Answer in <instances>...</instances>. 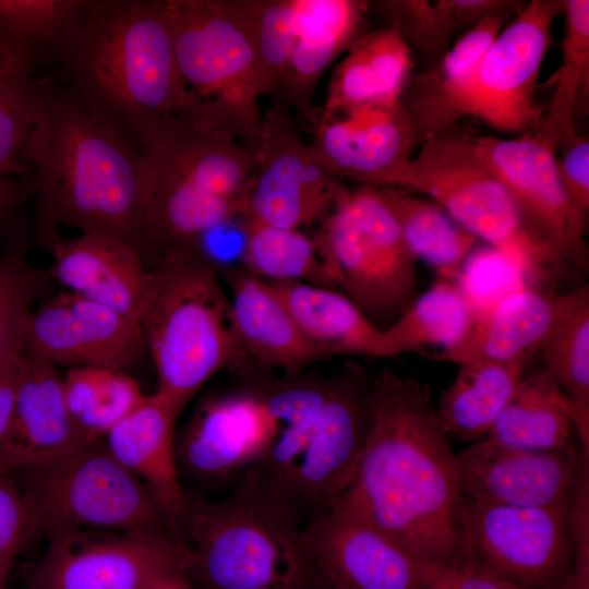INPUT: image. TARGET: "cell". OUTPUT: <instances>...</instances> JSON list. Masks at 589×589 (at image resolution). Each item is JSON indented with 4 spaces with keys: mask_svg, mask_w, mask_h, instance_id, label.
Here are the masks:
<instances>
[{
    "mask_svg": "<svg viewBox=\"0 0 589 589\" xmlns=\"http://www.w3.org/2000/svg\"><path fill=\"white\" fill-rule=\"evenodd\" d=\"M455 454L430 388L383 368L373 375L372 419L362 455L332 504L385 531L419 561H469Z\"/></svg>",
    "mask_w": 589,
    "mask_h": 589,
    "instance_id": "obj_1",
    "label": "cell"
},
{
    "mask_svg": "<svg viewBox=\"0 0 589 589\" xmlns=\"http://www.w3.org/2000/svg\"><path fill=\"white\" fill-rule=\"evenodd\" d=\"M24 159L35 169L43 243L71 227L110 235L142 254L144 153L57 76L37 80Z\"/></svg>",
    "mask_w": 589,
    "mask_h": 589,
    "instance_id": "obj_2",
    "label": "cell"
},
{
    "mask_svg": "<svg viewBox=\"0 0 589 589\" xmlns=\"http://www.w3.org/2000/svg\"><path fill=\"white\" fill-rule=\"evenodd\" d=\"M56 76L142 152L170 120L195 116L159 0H83Z\"/></svg>",
    "mask_w": 589,
    "mask_h": 589,
    "instance_id": "obj_3",
    "label": "cell"
},
{
    "mask_svg": "<svg viewBox=\"0 0 589 589\" xmlns=\"http://www.w3.org/2000/svg\"><path fill=\"white\" fill-rule=\"evenodd\" d=\"M188 493L182 567L195 589H306L305 517L259 470L223 498Z\"/></svg>",
    "mask_w": 589,
    "mask_h": 589,
    "instance_id": "obj_4",
    "label": "cell"
},
{
    "mask_svg": "<svg viewBox=\"0 0 589 589\" xmlns=\"http://www.w3.org/2000/svg\"><path fill=\"white\" fill-rule=\"evenodd\" d=\"M267 372H244L242 385L203 399L176 434L179 472L188 491L235 485L316 417L328 376L274 377Z\"/></svg>",
    "mask_w": 589,
    "mask_h": 589,
    "instance_id": "obj_5",
    "label": "cell"
},
{
    "mask_svg": "<svg viewBox=\"0 0 589 589\" xmlns=\"http://www.w3.org/2000/svg\"><path fill=\"white\" fill-rule=\"evenodd\" d=\"M140 327L157 374V389L181 411L225 369L253 365L236 334L228 291L197 248L157 260Z\"/></svg>",
    "mask_w": 589,
    "mask_h": 589,
    "instance_id": "obj_6",
    "label": "cell"
},
{
    "mask_svg": "<svg viewBox=\"0 0 589 589\" xmlns=\"http://www.w3.org/2000/svg\"><path fill=\"white\" fill-rule=\"evenodd\" d=\"M194 122L259 148L264 111L248 0H159Z\"/></svg>",
    "mask_w": 589,
    "mask_h": 589,
    "instance_id": "obj_7",
    "label": "cell"
},
{
    "mask_svg": "<svg viewBox=\"0 0 589 589\" xmlns=\"http://www.w3.org/2000/svg\"><path fill=\"white\" fill-rule=\"evenodd\" d=\"M8 476L23 494L37 538L100 530L185 546L146 486L112 456L104 438Z\"/></svg>",
    "mask_w": 589,
    "mask_h": 589,
    "instance_id": "obj_8",
    "label": "cell"
},
{
    "mask_svg": "<svg viewBox=\"0 0 589 589\" xmlns=\"http://www.w3.org/2000/svg\"><path fill=\"white\" fill-rule=\"evenodd\" d=\"M476 139L454 124L425 140L412 156L405 190L436 202L524 275L540 278L564 266L481 159Z\"/></svg>",
    "mask_w": 589,
    "mask_h": 589,
    "instance_id": "obj_9",
    "label": "cell"
},
{
    "mask_svg": "<svg viewBox=\"0 0 589 589\" xmlns=\"http://www.w3.org/2000/svg\"><path fill=\"white\" fill-rule=\"evenodd\" d=\"M313 241L334 285L377 327L414 300L418 259L376 187L346 188Z\"/></svg>",
    "mask_w": 589,
    "mask_h": 589,
    "instance_id": "obj_10",
    "label": "cell"
},
{
    "mask_svg": "<svg viewBox=\"0 0 589 589\" xmlns=\"http://www.w3.org/2000/svg\"><path fill=\"white\" fill-rule=\"evenodd\" d=\"M373 376L349 364L329 376L317 416L298 447L277 469L256 468L308 518L347 488L362 455L372 419Z\"/></svg>",
    "mask_w": 589,
    "mask_h": 589,
    "instance_id": "obj_11",
    "label": "cell"
},
{
    "mask_svg": "<svg viewBox=\"0 0 589 589\" xmlns=\"http://www.w3.org/2000/svg\"><path fill=\"white\" fill-rule=\"evenodd\" d=\"M570 506L488 505L464 497L468 554L522 589H560L574 556Z\"/></svg>",
    "mask_w": 589,
    "mask_h": 589,
    "instance_id": "obj_12",
    "label": "cell"
},
{
    "mask_svg": "<svg viewBox=\"0 0 589 589\" xmlns=\"http://www.w3.org/2000/svg\"><path fill=\"white\" fill-rule=\"evenodd\" d=\"M254 156V171L242 197L240 216L299 230L323 224L346 189L323 169L299 133L289 108L277 101L264 111Z\"/></svg>",
    "mask_w": 589,
    "mask_h": 589,
    "instance_id": "obj_13",
    "label": "cell"
},
{
    "mask_svg": "<svg viewBox=\"0 0 589 589\" xmlns=\"http://www.w3.org/2000/svg\"><path fill=\"white\" fill-rule=\"evenodd\" d=\"M562 11L563 0H532L506 24L479 65L468 117L518 135L541 124L544 109L534 94L552 25Z\"/></svg>",
    "mask_w": 589,
    "mask_h": 589,
    "instance_id": "obj_14",
    "label": "cell"
},
{
    "mask_svg": "<svg viewBox=\"0 0 589 589\" xmlns=\"http://www.w3.org/2000/svg\"><path fill=\"white\" fill-rule=\"evenodd\" d=\"M476 148L564 266L586 269V223L567 200L556 170V147L540 125L514 139L477 135Z\"/></svg>",
    "mask_w": 589,
    "mask_h": 589,
    "instance_id": "obj_15",
    "label": "cell"
},
{
    "mask_svg": "<svg viewBox=\"0 0 589 589\" xmlns=\"http://www.w3.org/2000/svg\"><path fill=\"white\" fill-rule=\"evenodd\" d=\"M303 541L313 580L332 589H425L419 561L396 539L330 504L311 514Z\"/></svg>",
    "mask_w": 589,
    "mask_h": 589,
    "instance_id": "obj_16",
    "label": "cell"
},
{
    "mask_svg": "<svg viewBox=\"0 0 589 589\" xmlns=\"http://www.w3.org/2000/svg\"><path fill=\"white\" fill-rule=\"evenodd\" d=\"M584 455L589 456L574 443L529 449L483 437L455 454L460 493L488 505H570Z\"/></svg>",
    "mask_w": 589,
    "mask_h": 589,
    "instance_id": "obj_17",
    "label": "cell"
},
{
    "mask_svg": "<svg viewBox=\"0 0 589 589\" xmlns=\"http://www.w3.org/2000/svg\"><path fill=\"white\" fill-rule=\"evenodd\" d=\"M47 540L28 589H140L155 567L183 563L185 553V546L128 532L76 530Z\"/></svg>",
    "mask_w": 589,
    "mask_h": 589,
    "instance_id": "obj_18",
    "label": "cell"
},
{
    "mask_svg": "<svg viewBox=\"0 0 589 589\" xmlns=\"http://www.w3.org/2000/svg\"><path fill=\"white\" fill-rule=\"evenodd\" d=\"M145 349L137 322L71 291L32 310L24 328L23 351L55 365L123 371Z\"/></svg>",
    "mask_w": 589,
    "mask_h": 589,
    "instance_id": "obj_19",
    "label": "cell"
},
{
    "mask_svg": "<svg viewBox=\"0 0 589 589\" xmlns=\"http://www.w3.org/2000/svg\"><path fill=\"white\" fill-rule=\"evenodd\" d=\"M313 134L312 152L333 178L377 188H407L417 147L401 103L339 120L320 118Z\"/></svg>",
    "mask_w": 589,
    "mask_h": 589,
    "instance_id": "obj_20",
    "label": "cell"
},
{
    "mask_svg": "<svg viewBox=\"0 0 589 589\" xmlns=\"http://www.w3.org/2000/svg\"><path fill=\"white\" fill-rule=\"evenodd\" d=\"M94 441L68 408L57 365L22 351L14 409L0 445V476L51 462Z\"/></svg>",
    "mask_w": 589,
    "mask_h": 589,
    "instance_id": "obj_21",
    "label": "cell"
},
{
    "mask_svg": "<svg viewBox=\"0 0 589 589\" xmlns=\"http://www.w3.org/2000/svg\"><path fill=\"white\" fill-rule=\"evenodd\" d=\"M50 278L68 291L140 322L152 288L153 273L133 245L110 235L86 231L46 244Z\"/></svg>",
    "mask_w": 589,
    "mask_h": 589,
    "instance_id": "obj_22",
    "label": "cell"
},
{
    "mask_svg": "<svg viewBox=\"0 0 589 589\" xmlns=\"http://www.w3.org/2000/svg\"><path fill=\"white\" fill-rule=\"evenodd\" d=\"M181 410L158 392L146 395L104 437L112 456L149 491L184 540L189 493L178 467L176 422Z\"/></svg>",
    "mask_w": 589,
    "mask_h": 589,
    "instance_id": "obj_23",
    "label": "cell"
},
{
    "mask_svg": "<svg viewBox=\"0 0 589 589\" xmlns=\"http://www.w3.org/2000/svg\"><path fill=\"white\" fill-rule=\"evenodd\" d=\"M218 273L229 289L237 337L253 365L298 374L329 358L302 333L266 280L233 266L219 268Z\"/></svg>",
    "mask_w": 589,
    "mask_h": 589,
    "instance_id": "obj_24",
    "label": "cell"
},
{
    "mask_svg": "<svg viewBox=\"0 0 589 589\" xmlns=\"http://www.w3.org/2000/svg\"><path fill=\"white\" fill-rule=\"evenodd\" d=\"M510 14H494L468 29L434 67L411 76L400 101L416 147L468 117L479 65Z\"/></svg>",
    "mask_w": 589,
    "mask_h": 589,
    "instance_id": "obj_25",
    "label": "cell"
},
{
    "mask_svg": "<svg viewBox=\"0 0 589 589\" xmlns=\"http://www.w3.org/2000/svg\"><path fill=\"white\" fill-rule=\"evenodd\" d=\"M365 1L294 0V47L277 103L296 109L312 127L321 110L315 88L333 61L359 37L364 25Z\"/></svg>",
    "mask_w": 589,
    "mask_h": 589,
    "instance_id": "obj_26",
    "label": "cell"
},
{
    "mask_svg": "<svg viewBox=\"0 0 589 589\" xmlns=\"http://www.w3.org/2000/svg\"><path fill=\"white\" fill-rule=\"evenodd\" d=\"M412 67L411 48L395 28L361 34L333 71L321 119L339 120L400 105Z\"/></svg>",
    "mask_w": 589,
    "mask_h": 589,
    "instance_id": "obj_27",
    "label": "cell"
},
{
    "mask_svg": "<svg viewBox=\"0 0 589 589\" xmlns=\"http://www.w3.org/2000/svg\"><path fill=\"white\" fill-rule=\"evenodd\" d=\"M564 302L563 294L536 288L513 291L479 310L468 335L435 359L461 363L476 359L531 360L549 336Z\"/></svg>",
    "mask_w": 589,
    "mask_h": 589,
    "instance_id": "obj_28",
    "label": "cell"
},
{
    "mask_svg": "<svg viewBox=\"0 0 589 589\" xmlns=\"http://www.w3.org/2000/svg\"><path fill=\"white\" fill-rule=\"evenodd\" d=\"M143 153L208 192L236 203L241 215L255 156L231 134L178 117Z\"/></svg>",
    "mask_w": 589,
    "mask_h": 589,
    "instance_id": "obj_29",
    "label": "cell"
},
{
    "mask_svg": "<svg viewBox=\"0 0 589 589\" xmlns=\"http://www.w3.org/2000/svg\"><path fill=\"white\" fill-rule=\"evenodd\" d=\"M529 362L476 359L459 363L436 405L449 438L473 443L486 436L527 374Z\"/></svg>",
    "mask_w": 589,
    "mask_h": 589,
    "instance_id": "obj_30",
    "label": "cell"
},
{
    "mask_svg": "<svg viewBox=\"0 0 589 589\" xmlns=\"http://www.w3.org/2000/svg\"><path fill=\"white\" fill-rule=\"evenodd\" d=\"M267 281V280H266ZM302 333L329 358H377L381 329L346 294L299 281H267Z\"/></svg>",
    "mask_w": 589,
    "mask_h": 589,
    "instance_id": "obj_31",
    "label": "cell"
},
{
    "mask_svg": "<svg viewBox=\"0 0 589 589\" xmlns=\"http://www.w3.org/2000/svg\"><path fill=\"white\" fill-rule=\"evenodd\" d=\"M471 294L456 281L438 279L414 299L390 325L381 329L377 358H392L437 346L458 345L479 313Z\"/></svg>",
    "mask_w": 589,
    "mask_h": 589,
    "instance_id": "obj_32",
    "label": "cell"
},
{
    "mask_svg": "<svg viewBox=\"0 0 589 589\" xmlns=\"http://www.w3.org/2000/svg\"><path fill=\"white\" fill-rule=\"evenodd\" d=\"M542 368L564 393L580 448L589 455V288L564 293L540 352Z\"/></svg>",
    "mask_w": 589,
    "mask_h": 589,
    "instance_id": "obj_33",
    "label": "cell"
},
{
    "mask_svg": "<svg viewBox=\"0 0 589 589\" xmlns=\"http://www.w3.org/2000/svg\"><path fill=\"white\" fill-rule=\"evenodd\" d=\"M377 189L416 257L432 266L440 279L456 281L477 237L428 196L400 188Z\"/></svg>",
    "mask_w": 589,
    "mask_h": 589,
    "instance_id": "obj_34",
    "label": "cell"
},
{
    "mask_svg": "<svg viewBox=\"0 0 589 589\" xmlns=\"http://www.w3.org/2000/svg\"><path fill=\"white\" fill-rule=\"evenodd\" d=\"M568 401L542 368L528 373L496 418L486 438L529 449H555L573 443Z\"/></svg>",
    "mask_w": 589,
    "mask_h": 589,
    "instance_id": "obj_35",
    "label": "cell"
},
{
    "mask_svg": "<svg viewBox=\"0 0 589 589\" xmlns=\"http://www.w3.org/2000/svg\"><path fill=\"white\" fill-rule=\"evenodd\" d=\"M83 0H0V43L35 70L40 58L62 64Z\"/></svg>",
    "mask_w": 589,
    "mask_h": 589,
    "instance_id": "obj_36",
    "label": "cell"
},
{
    "mask_svg": "<svg viewBox=\"0 0 589 589\" xmlns=\"http://www.w3.org/2000/svg\"><path fill=\"white\" fill-rule=\"evenodd\" d=\"M564 36L561 62L545 83L553 89L540 128L552 144L577 130L578 108L589 92V1L563 0Z\"/></svg>",
    "mask_w": 589,
    "mask_h": 589,
    "instance_id": "obj_37",
    "label": "cell"
},
{
    "mask_svg": "<svg viewBox=\"0 0 589 589\" xmlns=\"http://www.w3.org/2000/svg\"><path fill=\"white\" fill-rule=\"evenodd\" d=\"M240 219L250 273L267 281H299L334 289L313 239L300 230L279 228L250 215Z\"/></svg>",
    "mask_w": 589,
    "mask_h": 589,
    "instance_id": "obj_38",
    "label": "cell"
},
{
    "mask_svg": "<svg viewBox=\"0 0 589 589\" xmlns=\"http://www.w3.org/2000/svg\"><path fill=\"white\" fill-rule=\"evenodd\" d=\"M63 392L74 421L92 440H103L145 396L124 371L100 366L69 368Z\"/></svg>",
    "mask_w": 589,
    "mask_h": 589,
    "instance_id": "obj_39",
    "label": "cell"
},
{
    "mask_svg": "<svg viewBox=\"0 0 589 589\" xmlns=\"http://www.w3.org/2000/svg\"><path fill=\"white\" fill-rule=\"evenodd\" d=\"M28 63L0 43V176L26 173L24 148L37 106V79Z\"/></svg>",
    "mask_w": 589,
    "mask_h": 589,
    "instance_id": "obj_40",
    "label": "cell"
},
{
    "mask_svg": "<svg viewBox=\"0 0 589 589\" xmlns=\"http://www.w3.org/2000/svg\"><path fill=\"white\" fill-rule=\"evenodd\" d=\"M261 96L278 99L294 47V0H248ZM274 100V101H275Z\"/></svg>",
    "mask_w": 589,
    "mask_h": 589,
    "instance_id": "obj_41",
    "label": "cell"
},
{
    "mask_svg": "<svg viewBox=\"0 0 589 589\" xmlns=\"http://www.w3.org/2000/svg\"><path fill=\"white\" fill-rule=\"evenodd\" d=\"M48 278L21 253L0 259V369L21 357L26 320Z\"/></svg>",
    "mask_w": 589,
    "mask_h": 589,
    "instance_id": "obj_42",
    "label": "cell"
},
{
    "mask_svg": "<svg viewBox=\"0 0 589 589\" xmlns=\"http://www.w3.org/2000/svg\"><path fill=\"white\" fill-rule=\"evenodd\" d=\"M372 5L406 40L437 63L448 51L456 32L441 0H384Z\"/></svg>",
    "mask_w": 589,
    "mask_h": 589,
    "instance_id": "obj_43",
    "label": "cell"
},
{
    "mask_svg": "<svg viewBox=\"0 0 589 589\" xmlns=\"http://www.w3.org/2000/svg\"><path fill=\"white\" fill-rule=\"evenodd\" d=\"M36 538L21 490L10 476H0V589L17 556Z\"/></svg>",
    "mask_w": 589,
    "mask_h": 589,
    "instance_id": "obj_44",
    "label": "cell"
},
{
    "mask_svg": "<svg viewBox=\"0 0 589 589\" xmlns=\"http://www.w3.org/2000/svg\"><path fill=\"white\" fill-rule=\"evenodd\" d=\"M556 170L575 214L587 224L589 214V141L574 131L565 135L556 151Z\"/></svg>",
    "mask_w": 589,
    "mask_h": 589,
    "instance_id": "obj_45",
    "label": "cell"
},
{
    "mask_svg": "<svg viewBox=\"0 0 589 589\" xmlns=\"http://www.w3.org/2000/svg\"><path fill=\"white\" fill-rule=\"evenodd\" d=\"M419 566L425 589H522L472 560L456 565L419 561Z\"/></svg>",
    "mask_w": 589,
    "mask_h": 589,
    "instance_id": "obj_46",
    "label": "cell"
},
{
    "mask_svg": "<svg viewBox=\"0 0 589 589\" xmlns=\"http://www.w3.org/2000/svg\"><path fill=\"white\" fill-rule=\"evenodd\" d=\"M574 556L560 589H589V501L576 498L570 508Z\"/></svg>",
    "mask_w": 589,
    "mask_h": 589,
    "instance_id": "obj_47",
    "label": "cell"
},
{
    "mask_svg": "<svg viewBox=\"0 0 589 589\" xmlns=\"http://www.w3.org/2000/svg\"><path fill=\"white\" fill-rule=\"evenodd\" d=\"M456 31L471 28L494 14H517L522 4L508 0H441Z\"/></svg>",
    "mask_w": 589,
    "mask_h": 589,
    "instance_id": "obj_48",
    "label": "cell"
},
{
    "mask_svg": "<svg viewBox=\"0 0 589 589\" xmlns=\"http://www.w3.org/2000/svg\"><path fill=\"white\" fill-rule=\"evenodd\" d=\"M21 358L22 354L0 369V445L9 429L14 409Z\"/></svg>",
    "mask_w": 589,
    "mask_h": 589,
    "instance_id": "obj_49",
    "label": "cell"
},
{
    "mask_svg": "<svg viewBox=\"0 0 589 589\" xmlns=\"http://www.w3.org/2000/svg\"><path fill=\"white\" fill-rule=\"evenodd\" d=\"M140 589H195L182 568V562L168 561L155 567Z\"/></svg>",
    "mask_w": 589,
    "mask_h": 589,
    "instance_id": "obj_50",
    "label": "cell"
},
{
    "mask_svg": "<svg viewBox=\"0 0 589 589\" xmlns=\"http://www.w3.org/2000/svg\"><path fill=\"white\" fill-rule=\"evenodd\" d=\"M20 196V189L13 178L0 176V225L12 214Z\"/></svg>",
    "mask_w": 589,
    "mask_h": 589,
    "instance_id": "obj_51",
    "label": "cell"
},
{
    "mask_svg": "<svg viewBox=\"0 0 589 589\" xmlns=\"http://www.w3.org/2000/svg\"><path fill=\"white\" fill-rule=\"evenodd\" d=\"M306 589H332V588H328L315 580H311V582L309 584V586L306 587Z\"/></svg>",
    "mask_w": 589,
    "mask_h": 589,
    "instance_id": "obj_52",
    "label": "cell"
}]
</instances>
